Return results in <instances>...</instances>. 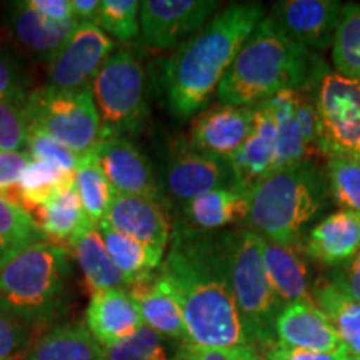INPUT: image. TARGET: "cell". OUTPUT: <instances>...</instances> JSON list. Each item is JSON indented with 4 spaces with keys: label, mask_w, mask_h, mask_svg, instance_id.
Masks as SVG:
<instances>
[{
    "label": "cell",
    "mask_w": 360,
    "mask_h": 360,
    "mask_svg": "<svg viewBox=\"0 0 360 360\" xmlns=\"http://www.w3.org/2000/svg\"><path fill=\"white\" fill-rule=\"evenodd\" d=\"M160 272L177 294L188 344L252 347L232 295L220 232H199L177 220Z\"/></svg>",
    "instance_id": "6da1fadb"
},
{
    "label": "cell",
    "mask_w": 360,
    "mask_h": 360,
    "mask_svg": "<svg viewBox=\"0 0 360 360\" xmlns=\"http://www.w3.org/2000/svg\"><path fill=\"white\" fill-rule=\"evenodd\" d=\"M264 17L262 4H232L175 49L162 69V89L170 114L188 119L202 112L217 94L242 44Z\"/></svg>",
    "instance_id": "7a4b0ae2"
},
{
    "label": "cell",
    "mask_w": 360,
    "mask_h": 360,
    "mask_svg": "<svg viewBox=\"0 0 360 360\" xmlns=\"http://www.w3.org/2000/svg\"><path fill=\"white\" fill-rule=\"evenodd\" d=\"M322 60L283 34L272 17L255 27L217 89L219 103L259 105L283 90H309Z\"/></svg>",
    "instance_id": "3957f363"
},
{
    "label": "cell",
    "mask_w": 360,
    "mask_h": 360,
    "mask_svg": "<svg viewBox=\"0 0 360 360\" xmlns=\"http://www.w3.org/2000/svg\"><path fill=\"white\" fill-rule=\"evenodd\" d=\"M330 205L323 167L315 160L274 170L249 192L247 227L276 244L300 247Z\"/></svg>",
    "instance_id": "277c9868"
},
{
    "label": "cell",
    "mask_w": 360,
    "mask_h": 360,
    "mask_svg": "<svg viewBox=\"0 0 360 360\" xmlns=\"http://www.w3.org/2000/svg\"><path fill=\"white\" fill-rule=\"evenodd\" d=\"M69 250L47 240L13 252L0 264V312L17 322L45 323L65 307Z\"/></svg>",
    "instance_id": "5b68a950"
},
{
    "label": "cell",
    "mask_w": 360,
    "mask_h": 360,
    "mask_svg": "<svg viewBox=\"0 0 360 360\" xmlns=\"http://www.w3.org/2000/svg\"><path fill=\"white\" fill-rule=\"evenodd\" d=\"M238 315L252 347L274 344V323L283 304L265 272L260 236L249 227L220 232Z\"/></svg>",
    "instance_id": "8992f818"
},
{
    "label": "cell",
    "mask_w": 360,
    "mask_h": 360,
    "mask_svg": "<svg viewBox=\"0 0 360 360\" xmlns=\"http://www.w3.org/2000/svg\"><path fill=\"white\" fill-rule=\"evenodd\" d=\"M89 90L101 119L102 141L127 137L142 129L148 115L147 74L134 52L115 49L98 69Z\"/></svg>",
    "instance_id": "52a82bcc"
},
{
    "label": "cell",
    "mask_w": 360,
    "mask_h": 360,
    "mask_svg": "<svg viewBox=\"0 0 360 360\" xmlns=\"http://www.w3.org/2000/svg\"><path fill=\"white\" fill-rule=\"evenodd\" d=\"M29 129L69 147L79 157L94 154L102 141V125L89 89L58 92L39 87L25 103Z\"/></svg>",
    "instance_id": "ba28073f"
},
{
    "label": "cell",
    "mask_w": 360,
    "mask_h": 360,
    "mask_svg": "<svg viewBox=\"0 0 360 360\" xmlns=\"http://www.w3.org/2000/svg\"><path fill=\"white\" fill-rule=\"evenodd\" d=\"M321 125L322 157L360 160V84L321 64L309 89Z\"/></svg>",
    "instance_id": "9c48e42d"
},
{
    "label": "cell",
    "mask_w": 360,
    "mask_h": 360,
    "mask_svg": "<svg viewBox=\"0 0 360 360\" xmlns=\"http://www.w3.org/2000/svg\"><path fill=\"white\" fill-rule=\"evenodd\" d=\"M159 186L162 195L165 193L182 205L207 192L237 187V182L227 159L197 150L188 141H174L165 155Z\"/></svg>",
    "instance_id": "30bf717a"
},
{
    "label": "cell",
    "mask_w": 360,
    "mask_h": 360,
    "mask_svg": "<svg viewBox=\"0 0 360 360\" xmlns=\"http://www.w3.org/2000/svg\"><path fill=\"white\" fill-rule=\"evenodd\" d=\"M265 103L277 127L276 170L322 157L321 125L309 90H283Z\"/></svg>",
    "instance_id": "8fae6325"
},
{
    "label": "cell",
    "mask_w": 360,
    "mask_h": 360,
    "mask_svg": "<svg viewBox=\"0 0 360 360\" xmlns=\"http://www.w3.org/2000/svg\"><path fill=\"white\" fill-rule=\"evenodd\" d=\"M115 44L96 24H79L67 44L47 64L44 87L58 92L89 89Z\"/></svg>",
    "instance_id": "7c38bea8"
},
{
    "label": "cell",
    "mask_w": 360,
    "mask_h": 360,
    "mask_svg": "<svg viewBox=\"0 0 360 360\" xmlns=\"http://www.w3.org/2000/svg\"><path fill=\"white\" fill-rule=\"evenodd\" d=\"M212 0H143L139 11L141 39L147 47L170 51L212 19Z\"/></svg>",
    "instance_id": "4fadbf2b"
},
{
    "label": "cell",
    "mask_w": 360,
    "mask_h": 360,
    "mask_svg": "<svg viewBox=\"0 0 360 360\" xmlns=\"http://www.w3.org/2000/svg\"><path fill=\"white\" fill-rule=\"evenodd\" d=\"M344 4L337 0H282L272 6V17L287 37L310 52L334 44Z\"/></svg>",
    "instance_id": "5bb4252c"
},
{
    "label": "cell",
    "mask_w": 360,
    "mask_h": 360,
    "mask_svg": "<svg viewBox=\"0 0 360 360\" xmlns=\"http://www.w3.org/2000/svg\"><path fill=\"white\" fill-rule=\"evenodd\" d=\"M254 119L255 105L215 103L193 117L187 141L197 150L229 160L244 146L254 127Z\"/></svg>",
    "instance_id": "9a60e30c"
},
{
    "label": "cell",
    "mask_w": 360,
    "mask_h": 360,
    "mask_svg": "<svg viewBox=\"0 0 360 360\" xmlns=\"http://www.w3.org/2000/svg\"><path fill=\"white\" fill-rule=\"evenodd\" d=\"M94 154L115 193L141 195L162 202L154 167L127 137L105 139L96 147Z\"/></svg>",
    "instance_id": "2e32d148"
},
{
    "label": "cell",
    "mask_w": 360,
    "mask_h": 360,
    "mask_svg": "<svg viewBox=\"0 0 360 360\" xmlns=\"http://www.w3.org/2000/svg\"><path fill=\"white\" fill-rule=\"evenodd\" d=\"M274 339L287 347L349 355L332 322L315 302L283 305L274 323Z\"/></svg>",
    "instance_id": "e0dca14e"
},
{
    "label": "cell",
    "mask_w": 360,
    "mask_h": 360,
    "mask_svg": "<svg viewBox=\"0 0 360 360\" xmlns=\"http://www.w3.org/2000/svg\"><path fill=\"white\" fill-rule=\"evenodd\" d=\"M102 222L117 233L167 252L172 225L160 200L117 193Z\"/></svg>",
    "instance_id": "ac0fdd59"
},
{
    "label": "cell",
    "mask_w": 360,
    "mask_h": 360,
    "mask_svg": "<svg viewBox=\"0 0 360 360\" xmlns=\"http://www.w3.org/2000/svg\"><path fill=\"white\" fill-rule=\"evenodd\" d=\"M300 250L330 269L350 262L360 250V212L339 209L322 217L304 237Z\"/></svg>",
    "instance_id": "d6986e66"
},
{
    "label": "cell",
    "mask_w": 360,
    "mask_h": 360,
    "mask_svg": "<svg viewBox=\"0 0 360 360\" xmlns=\"http://www.w3.org/2000/svg\"><path fill=\"white\" fill-rule=\"evenodd\" d=\"M277 127L267 103L255 105L254 127L247 141L229 159L237 187L250 192L260 180L276 170Z\"/></svg>",
    "instance_id": "ffe728a7"
},
{
    "label": "cell",
    "mask_w": 360,
    "mask_h": 360,
    "mask_svg": "<svg viewBox=\"0 0 360 360\" xmlns=\"http://www.w3.org/2000/svg\"><path fill=\"white\" fill-rule=\"evenodd\" d=\"M146 326L137 304L125 289L96 292L85 312V327L102 347L134 335Z\"/></svg>",
    "instance_id": "44dd1931"
},
{
    "label": "cell",
    "mask_w": 360,
    "mask_h": 360,
    "mask_svg": "<svg viewBox=\"0 0 360 360\" xmlns=\"http://www.w3.org/2000/svg\"><path fill=\"white\" fill-rule=\"evenodd\" d=\"M129 294L137 304L143 323L167 339L188 342L182 307L172 283L164 274L129 287Z\"/></svg>",
    "instance_id": "7402d4cb"
},
{
    "label": "cell",
    "mask_w": 360,
    "mask_h": 360,
    "mask_svg": "<svg viewBox=\"0 0 360 360\" xmlns=\"http://www.w3.org/2000/svg\"><path fill=\"white\" fill-rule=\"evenodd\" d=\"M179 222L199 232L217 233L236 229L249 215V192L240 187H225L207 192L186 202Z\"/></svg>",
    "instance_id": "603a6c76"
},
{
    "label": "cell",
    "mask_w": 360,
    "mask_h": 360,
    "mask_svg": "<svg viewBox=\"0 0 360 360\" xmlns=\"http://www.w3.org/2000/svg\"><path fill=\"white\" fill-rule=\"evenodd\" d=\"M262 260L269 281L281 302H314L307 257L300 247L276 244L260 237Z\"/></svg>",
    "instance_id": "cb8c5ba5"
},
{
    "label": "cell",
    "mask_w": 360,
    "mask_h": 360,
    "mask_svg": "<svg viewBox=\"0 0 360 360\" xmlns=\"http://www.w3.org/2000/svg\"><path fill=\"white\" fill-rule=\"evenodd\" d=\"M7 25L12 37L25 51L44 62H51L77 29L79 22L58 24L40 15L27 6V2H13L7 15Z\"/></svg>",
    "instance_id": "d4e9b609"
},
{
    "label": "cell",
    "mask_w": 360,
    "mask_h": 360,
    "mask_svg": "<svg viewBox=\"0 0 360 360\" xmlns=\"http://www.w3.org/2000/svg\"><path fill=\"white\" fill-rule=\"evenodd\" d=\"M34 219L39 224L45 240L65 250H70L75 238L85 229L94 225L84 212L74 184L62 188L47 204L35 210Z\"/></svg>",
    "instance_id": "484cf974"
},
{
    "label": "cell",
    "mask_w": 360,
    "mask_h": 360,
    "mask_svg": "<svg viewBox=\"0 0 360 360\" xmlns=\"http://www.w3.org/2000/svg\"><path fill=\"white\" fill-rule=\"evenodd\" d=\"M314 302L327 315L352 360H360V302L354 300L332 276L312 285Z\"/></svg>",
    "instance_id": "4316f807"
},
{
    "label": "cell",
    "mask_w": 360,
    "mask_h": 360,
    "mask_svg": "<svg viewBox=\"0 0 360 360\" xmlns=\"http://www.w3.org/2000/svg\"><path fill=\"white\" fill-rule=\"evenodd\" d=\"M70 250L77 260L85 285L94 294L110 289L129 290V283L112 262L97 225H90L89 229H85L75 238Z\"/></svg>",
    "instance_id": "83f0119b"
},
{
    "label": "cell",
    "mask_w": 360,
    "mask_h": 360,
    "mask_svg": "<svg viewBox=\"0 0 360 360\" xmlns=\"http://www.w3.org/2000/svg\"><path fill=\"white\" fill-rule=\"evenodd\" d=\"M97 227L112 262L127 281L129 287L148 281L160 272L165 252L141 244V242L125 237L122 233H117L103 222L98 224Z\"/></svg>",
    "instance_id": "f1b7e54d"
},
{
    "label": "cell",
    "mask_w": 360,
    "mask_h": 360,
    "mask_svg": "<svg viewBox=\"0 0 360 360\" xmlns=\"http://www.w3.org/2000/svg\"><path fill=\"white\" fill-rule=\"evenodd\" d=\"M102 354L84 323H64L40 337L24 360H102Z\"/></svg>",
    "instance_id": "f546056e"
},
{
    "label": "cell",
    "mask_w": 360,
    "mask_h": 360,
    "mask_svg": "<svg viewBox=\"0 0 360 360\" xmlns=\"http://www.w3.org/2000/svg\"><path fill=\"white\" fill-rule=\"evenodd\" d=\"M72 184H74V174L72 172H65L51 162L32 159L20 179V209L32 215V212L47 204L57 192L72 186Z\"/></svg>",
    "instance_id": "4dcf8cb0"
},
{
    "label": "cell",
    "mask_w": 360,
    "mask_h": 360,
    "mask_svg": "<svg viewBox=\"0 0 360 360\" xmlns=\"http://www.w3.org/2000/svg\"><path fill=\"white\" fill-rule=\"evenodd\" d=\"M74 187L90 222L101 224L117 193L102 172L96 154L82 157L74 174Z\"/></svg>",
    "instance_id": "1f68e13d"
},
{
    "label": "cell",
    "mask_w": 360,
    "mask_h": 360,
    "mask_svg": "<svg viewBox=\"0 0 360 360\" xmlns=\"http://www.w3.org/2000/svg\"><path fill=\"white\" fill-rule=\"evenodd\" d=\"M332 60L337 72L360 84V6L344 4L332 44Z\"/></svg>",
    "instance_id": "d6a6232c"
},
{
    "label": "cell",
    "mask_w": 360,
    "mask_h": 360,
    "mask_svg": "<svg viewBox=\"0 0 360 360\" xmlns=\"http://www.w3.org/2000/svg\"><path fill=\"white\" fill-rule=\"evenodd\" d=\"M323 159L330 202L342 210L360 212V160L342 154H328Z\"/></svg>",
    "instance_id": "836d02e7"
},
{
    "label": "cell",
    "mask_w": 360,
    "mask_h": 360,
    "mask_svg": "<svg viewBox=\"0 0 360 360\" xmlns=\"http://www.w3.org/2000/svg\"><path fill=\"white\" fill-rule=\"evenodd\" d=\"M40 240L45 237L32 215L0 197V264L13 252Z\"/></svg>",
    "instance_id": "e575fe53"
},
{
    "label": "cell",
    "mask_w": 360,
    "mask_h": 360,
    "mask_svg": "<svg viewBox=\"0 0 360 360\" xmlns=\"http://www.w3.org/2000/svg\"><path fill=\"white\" fill-rule=\"evenodd\" d=\"M137 0H101L96 25L112 40L130 42L141 35Z\"/></svg>",
    "instance_id": "d590c367"
},
{
    "label": "cell",
    "mask_w": 360,
    "mask_h": 360,
    "mask_svg": "<svg viewBox=\"0 0 360 360\" xmlns=\"http://www.w3.org/2000/svg\"><path fill=\"white\" fill-rule=\"evenodd\" d=\"M102 360H174L164 337L143 326L127 339L103 347Z\"/></svg>",
    "instance_id": "8d00e7d4"
},
{
    "label": "cell",
    "mask_w": 360,
    "mask_h": 360,
    "mask_svg": "<svg viewBox=\"0 0 360 360\" xmlns=\"http://www.w3.org/2000/svg\"><path fill=\"white\" fill-rule=\"evenodd\" d=\"M29 119L25 105L0 101V150L27 152Z\"/></svg>",
    "instance_id": "74e56055"
},
{
    "label": "cell",
    "mask_w": 360,
    "mask_h": 360,
    "mask_svg": "<svg viewBox=\"0 0 360 360\" xmlns=\"http://www.w3.org/2000/svg\"><path fill=\"white\" fill-rule=\"evenodd\" d=\"M27 152L32 159L51 162L57 165L58 169L65 172L75 174L82 157H79L75 152H72L69 147L62 146L56 139L49 137L35 129H29V143H27Z\"/></svg>",
    "instance_id": "f35d334b"
},
{
    "label": "cell",
    "mask_w": 360,
    "mask_h": 360,
    "mask_svg": "<svg viewBox=\"0 0 360 360\" xmlns=\"http://www.w3.org/2000/svg\"><path fill=\"white\" fill-rule=\"evenodd\" d=\"M29 92H27V77L19 62L0 47V101L25 105Z\"/></svg>",
    "instance_id": "ab89813d"
},
{
    "label": "cell",
    "mask_w": 360,
    "mask_h": 360,
    "mask_svg": "<svg viewBox=\"0 0 360 360\" xmlns=\"http://www.w3.org/2000/svg\"><path fill=\"white\" fill-rule=\"evenodd\" d=\"M30 160L32 157L29 152L0 150V197L19 205L20 179Z\"/></svg>",
    "instance_id": "60d3db41"
},
{
    "label": "cell",
    "mask_w": 360,
    "mask_h": 360,
    "mask_svg": "<svg viewBox=\"0 0 360 360\" xmlns=\"http://www.w3.org/2000/svg\"><path fill=\"white\" fill-rule=\"evenodd\" d=\"M174 360H262L257 350L254 347H231V349H217V347H200V345L186 344L179 350Z\"/></svg>",
    "instance_id": "b9f144b4"
},
{
    "label": "cell",
    "mask_w": 360,
    "mask_h": 360,
    "mask_svg": "<svg viewBox=\"0 0 360 360\" xmlns=\"http://www.w3.org/2000/svg\"><path fill=\"white\" fill-rule=\"evenodd\" d=\"M29 347V334L20 322L0 312V359H20Z\"/></svg>",
    "instance_id": "7bdbcfd3"
},
{
    "label": "cell",
    "mask_w": 360,
    "mask_h": 360,
    "mask_svg": "<svg viewBox=\"0 0 360 360\" xmlns=\"http://www.w3.org/2000/svg\"><path fill=\"white\" fill-rule=\"evenodd\" d=\"M265 360H352L345 354H328V352H312V350L294 349L281 345L277 342L270 344L264 350Z\"/></svg>",
    "instance_id": "ee69618b"
},
{
    "label": "cell",
    "mask_w": 360,
    "mask_h": 360,
    "mask_svg": "<svg viewBox=\"0 0 360 360\" xmlns=\"http://www.w3.org/2000/svg\"><path fill=\"white\" fill-rule=\"evenodd\" d=\"M25 2L30 8L52 22L64 24L74 20L72 0H25Z\"/></svg>",
    "instance_id": "f6af8a7d"
},
{
    "label": "cell",
    "mask_w": 360,
    "mask_h": 360,
    "mask_svg": "<svg viewBox=\"0 0 360 360\" xmlns=\"http://www.w3.org/2000/svg\"><path fill=\"white\" fill-rule=\"evenodd\" d=\"M330 276L354 300L360 302V250L350 262L334 269Z\"/></svg>",
    "instance_id": "bcb514c9"
},
{
    "label": "cell",
    "mask_w": 360,
    "mask_h": 360,
    "mask_svg": "<svg viewBox=\"0 0 360 360\" xmlns=\"http://www.w3.org/2000/svg\"><path fill=\"white\" fill-rule=\"evenodd\" d=\"M98 0H72V11H74V20L79 24H96Z\"/></svg>",
    "instance_id": "7dc6e473"
},
{
    "label": "cell",
    "mask_w": 360,
    "mask_h": 360,
    "mask_svg": "<svg viewBox=\"0 0 360 360\" xmlns=\"http://www.w3.org/2000/svg\"><path fill=\"white\" fill-rule=\"evenodd\" d=\"M0 360H20V359H0Z\"/></svg>",
    "instance_id": "c3c4849f"
}]
</instances>
